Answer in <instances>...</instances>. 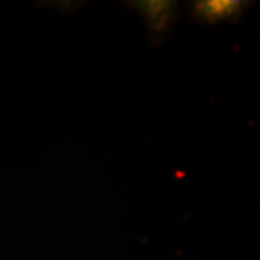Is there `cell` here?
Returning a JSON list of instances; mask_svg holds the SVG:
<instances>
[{"label":"cell","instance_id":"2","mask_svg":"<svg viewBox=\"0 0 260 260\" xmlns=\"http://www.w3.org/2000/svg\"><path fill=\"white\" fill-rule=\"evenodd\" d=\"M253 3L245 0H197L189 4L191 17L199 23H235Z\"/></svg>","mask_w":260,"mask_h":260},{"label":"cell","instance_id":"1","mask_svg":"<svg viewBox=\"0 0 260 260\" xmlns=\"http://www.w3.org/2000/svg\"><path fill=\"white\" fill-rule=\"evenodd\" d=\"M130 6L141 16L153 44L167 38L178 16L177 3L171 0H140L132 2Z\"/></svg>","mask_w":260,"mask_h":260}]
</instances>
